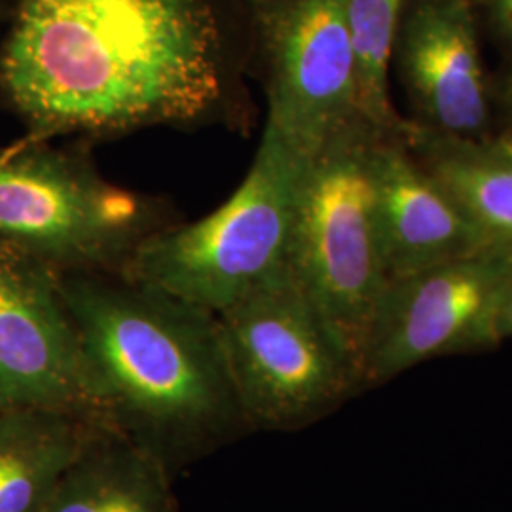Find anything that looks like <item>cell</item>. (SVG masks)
Segmentation results:
<instances>
[{
  "instance_id": "cell-1",
  "label": "cell",
  "mask_w": 512,
  "mask_h": 512,
  "mask_svg": "<svg viewBox=\"0 0 512 512\" xmlns=\"http://www.w3.org/2000/svg\"><path fill=\"white\" fill-rule=\"evenodd\" d=\"M228 0H19L0 92L31 139L238 118Z\"/></svg>"
},
{
  "instance_id": "cell-2",
  "label": "cell",
  "mask_w": 512,
  "mask_h": 512,
  "mask_svg": "<svg viewBox=\"0 0 512 512\" xmlns=\"http://www.w3.org/2000/svg\"><path fill=\"white\" fill-rule=\"evenodd\" d=\"M90 412L169 469L247 425L219 317L126 275L61 274Z\"/></svg>"
},
{
  "instance_id": "cell-3",
  "label": "cell",
  "mask_w": 512,
  "mask_h": 512,
  "mask_svg": "<svg viewBox=\"0 0 512 512\" xmlns=\"http://www.w3.org/2000/svg\"><path fill=\"white\" fill-rule=\"evenodd\" d=\"M306 158L266 122L236 192L207 217L148 236L120 272L219 315L291 272L294 220Z\"/></svg>"
},
{
  "instance_id": "cell-4",
  "label": "cell",
  "mask_w": 512,
  "mask_h": 512,
  "mask_svg": "<svg viewBox=\"0 0 512 512\" xmlns=\"http://www.w3.org/2000/svg\"><path fill=\"white\" fill-rule=\"evenodd\" d=\"M366 122L306 158L291 247V274L359 372L387 285ZM363 387V385H361Z\"/></svg>"
},
{
  "instance_id": "cell-5",
  "label": "cell",
  "mask_w": 512,
  "mask_h": 512,
  "mask_svg": "<svg viewBox=\"0 0 512 512\" xmlns=\"http://www.w3.org/2000/svg\"><path fill=\"white\" fill-rule=\"evenodd\" d=\"M169 224L162 203L110 183L82 150L31 137L0 148V247L59 274H120Z\"/></svg>"
},
{
  "instance_id": "cell-6",
  "label": "cell",
  "mask_w": 512,
  "mask_h": 512,
  "mask_svg": "<svg viewBox=\"0 0 512 512\" xmlns=\"http://www.w3.org/2000/svg\"><path fill=\"white\" fill-rule=\"evenodd\" d=\"M217 317L247 425L298 429L363 389L346 349L291 272Z\"/></svg>"
},
{
  "instance_id": "cell-7",
  "label": "cell",
  "mask_w": 512,
  "mask_h": 512,
  "mask_svg": "<svg viewBox=\"0 0 512 512\" xmlns=\"http://www.w3.org/2000/svg\"><path fill=\"white\" fill-rule=\"evenodd\" d=\"M243 6L264 73L268 124L310 156L365 122L348 0H247Z\"/></svg>"
},
{
  "instance_id": "cell-8",
  "label": "cell",
  "mask_w": 512,
  "mask_h": 512,
  "mask_svg": "<svg viewBox=\"0 0 512 512\" xmlns=\"http://www.w3.org/2000/svg\"><path fill=\"white\" fill-rule=\"evenodd\" d=\"M511 291L512 251L495 245L391 279L363 355V389L433 359L497 348Z\"/></svg>"
},
{
  "instance_id": "cell-9",
  "label": "cell",
  "mask_w": 512,
  "mask_h": 512,
  "mask_svg": "<svg viewBox=\"0 0 512 512\" xmlns=\"http://www.w3.org/2000/svg\"><path fill=\"white\" fill-rule=\"evenodd\" d=\"M90 414L84 353L61 274L0 247V410Z\"/></svg>"
},
{
  "instance_id": "cell-10",
  "label": "cell",
  "mask_w": 512,
  "mask_h": 512,
  "mask_svg": "<svg viewBox=\"0 0 512 512\" xmlns=\"http://www.w3.org/2000/svg\"><path fill=\"white\" fill-rule=\"evenodd\" d=\"M391 67L418 114L414 124L452 137L490 135L476 0H406Z\"/></svg>"
},
{
  "instance_id": "cell-11",
  "label": "cell",
  "mask_w": 512,
  "mask_h": 512,
  "mask_svg": "<svg viewBox=\"0 0 512 512\" xmlns=\"http://www.w3.org/2000/svg\"><path fill=\"white\" fill-rule=\"evenodd\" d=\"M372 175L389 281L490 245L401 135H378Z\"/></svg>"
},
{
  "instance_id": "cell-12",
  "label": "cell",
  "mask_w": 512,
  "mask_h": 512,
  "mask_svg": "<svg viewBox=\"0 0 512 512\" xmlns=\"http://www.w3.org/2000/svg\"><path fill=\"white\" fill-rule=\"evenodd\" d=\"M401 139L490 245L512 251V135L452 137L414 122Z\"/></svg>"
},
{
  "instance_id": "cell-13",
  "label": "cell",
  "mask_w": 512,
  "mask_h": 512,
  "mask_svg": "<svg viewBox=\"0 0 512 512\" xmlns=\"http://www.w3.org/2000/svg\"><path fill=\"white\" fill-rule=\"evenodd\" d=\"M97 423L73 410H0V512L44 511Z\"/></svg>"
},
{
  "instance_id": "cell-14",
  "label": "cell",
  "mask_w": 512,
  "mask_h": 512,
  "mask_svg": "<svg viewBox=\"0 0 512 512\" xmlns=\"http://www.w3.org/2000/svg\"><path fill=\"white\" fill-rule=\"evenodd\" d=\"M169 473L164 461L99 421L42 512H175Z\"/></svg>"
},
{
  "instance_id": "cell-15",
  "label": "cell",
  "mask_w": 512,
  "mask_h": 512,
  "mask_svg": "<svg viewBox=\"0 0 512 512\" xmlns=\"http://www.w3.org/2000/svg\"><path fill=\"white\" fill-rule=\"evenodd\" d=\"M406 0H348V19L357 57L359 109L366 124L382 135H401L408 120L389 93L391 55Z\"/></svg>"
},
{
  "instance_id": "cell-16",
  "label": "cell",
  "mask_w": 512,
  "mask_h": 512,
  "mask_svg": "<svg viewBox=\"0 0 512 512\" xmlns=\"http://www.w3.org/2000/svg\"><path fill=\"white\" fill-rule=\"evenodd\" d=\"M480 21L512 54V0H476Z\"/></svg>"
},
{
  "instance_id": "cell-17",
  "label": "cell",
  "mask_w": 512,
  "mask_h": 512,
  "mask_svg": "<svg viewBox=\"0 0 512 512\" xmlns=\"http://www.w3.org/2000/svg\"><path fill=\"white\" fill-rule=\"evenodd\" d=\"M501 105H503L507 120H509V131L507 133L512 135V67L505 76V80H503V86H501Z\"/></svg>"
},
{
  "instance_id": "cell-18",
  "label": "cell",
  "mask_w": 512,
  "mask_h": 512,
  "mask_svg": "<svg viewBox=\"0 0 512 512\" xmlns=\"http://www.w3.org/2000/svg\"><path fill=\"white\" fill-rule=\"evenodd\" d=\"M501 332H503V338H512V291L507 298L503 317H501Z\"/></svg>"
},
{
  "instance_id": "cell-19",
  "label": "cell",
  "mask_w": 512,
  "mask_h": 512,
  "mask_svg": "<svg viewBox=\"0 0 512 512\" xmlns=\"http://www.w3.org/2000/svg\"><path fill=\"white\" fill-rule=\"evenodd\" d=\"M245 2H247V0H241V4H245Z\"/></svg>"
}]
</instances>
